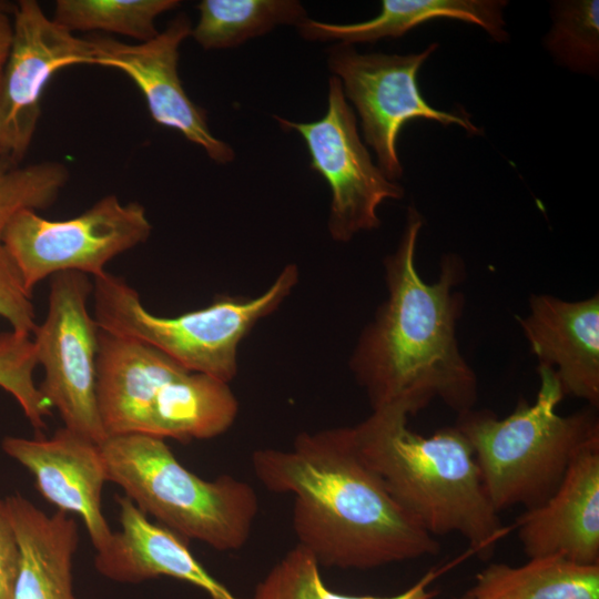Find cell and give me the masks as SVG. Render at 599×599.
I'll return each mask as SVG.
<instances>
[{"label":"cell","instance_id":"23","mask_svg":"<svg viewBox=\"0 0 599 599\" xmlns=\"http://www.w3.org/2000/svg\"><path fill=\"white\" fill-rule=\"evenodd\" d=\"M179 0H58L52 20L73 31H104L145 42L158 35L155 20Z\"/></svg>","mask_w":599,"mask_h":599},{"label":"cell","instance_id":"14","mask_svg":"<svg viewBox=\"0 0 599 599\" xmlns=\"http://www.w3.org/2000/svg\"><path fill=\"white\" fill-rule=\"evenodd\" d=\"M516 526L529 558L560 555L599 564V436L578 450L556 491L525 510Z\"/></svg>","mask_w":599,"mask_h":599},{"label":"cell","instance_id":"21","mask_svg":"<svg viewBox=\"0 0 599 599\" xmlns=\"http://www.w3.org/2000/svg\"><path fill=\"white\" fill-rule=\"evenodd\" d=\"M467 592L470 599H599V564L560 555L529 558L520 566L490 564Z\"/></svg>","mask_w":599,"mask_h":599},{"label":"cell","instance_id":"22","mask_svg":"<svg viewBox=\"0 0 599 599\" xmlns=\"http://www.w3.org/2000/svg\"><path fill=\"white\" fill-rule=\"evenodd\" d=\"M191 35L205 50L230 49L280 24L297 26L307 19L295 0H203Z\"/></svg>","mask_w":599,"mask_h":599},{"label":"cell","instance_id":"5","mask_svg":"<svg viewBox=\"0 0 599 599\" xmlns=\"http://www.w3.org/2000/svg\"><path fill=\"white\" fill-rule=\"evenodd\" d=\"M101 450L108 481L165 528L220 551L247 542L258 512L248 483L230 475L205 480L185 468L164 439L144 434L110 436Z\"/></svg>","mask_w":599,"mask_h":599},{"label":"cell","instance_id":"3","mask_svg":"<svg viewBox=\"0 0 599 599\" xmlns=\"http://www.w3.org/2000/svg\"><path fill=\"white\" fill-rule=\"evenodd\" d=\"M398 408L372 410L352 426L363 459L432 536L458 534L488 559L506 534L485 490L473 448L454 425L430 436L408 427Z\"/></svg>","mask_w":599,"mask_h":599},{"label":"cell","instance_id":"18","mask_svg":"<svg viewBox=\"0 0 599 599\" xmlns=\"http://www.w3.org/2000/svg\"><path fill=\"white\" fill-rule=\"evenodd\" d=\"M4 502L20 550L13 599H78L72 582L75 520L62 510L49 516L20 495Z\"/></svg>","mask_w":599,"mask_h":599},{"label":"cell","instance_id":"10","mask_svg":"<svg viewBox=\"0 0 599 599\" xmlns=\"http://www.w3.org/2000/svg\"><path fill=\"white\" fill-rule=\"evenodd\" d=\"M282 129L298 132L306 143L311 167L332 192L327 229L337 242L380 226L378 206L385 200H400L404 187L389 180L374 164L363 144L357 120L335 75L328 80L327 110L323 118L300 123L275 116Z\"/></svg>","mask_w":599,"mask_h":599},{"label":"cell","instance_id":"7","mask_svg":"<svg viewBox=\"0 0 599 599\" xmlns=\"http://www.w3.org/2000/svg\"><path fill=\"white\" fill-rule=\"evenodd\" d=\"M151 231L143 205L123 204L110 194L67 220L20 211L8 224L1 243L32 292L37 284L61 272L93 278L104 275L111 260L145 242Z\"/></svg>","mask_w":599,"mask_h":599},{"label":"cell","instance_id":"24","mask_svg":"<svg viewBox=\"0 0 599 599\" xmlns=\"http://www.w3.org/2000/svg\"><path fill=\"white\" fill-rule=\"evenodd\" d=\"M319 565L305 548L296 545L275 564L256 586L253 599H433L429 585L440 573L429 570L403 592L389 597L346 596L329 590L323 582Z\"/></svg>","mask_w":599,"mask_h":599},{"label":"cell","instance_id":"12","mask_svg":"<svg viewBox=\"0 0 599 599\" xmlns=\"http://www.w3.org/2000/svg\"><path fill=\"white\" fill-rule=\"evenodd\" d=\"M191 31L190 19L181 13L170 21L164 31L138 44L101 35L89 39L94 65L126 74L142 92L158 124L179 131L186 140L201 146L211 160L226 164L234 160L233 149L212 134L206 111L189 98L179 77V48Z\"/></svg>","mask_w":599,"mask_h":599},{"label":"cell","instance_id":"13","mask_svg":"<svg viewBox=\"0 0 599 599\" xmlns=\"http://www.w3.org/2000/svg\"><path fill=\"white\" fill-rule=\"evenodd\" d=\"M2 448L33 475L44 499L82 518L97 551L108 546L113 532L101 509L108 471L100 444L63 426L49 438L4 437Z\"/></svg>","mask_w":599,"mask_h":599},{"label":"cell","instance_id":"30","mask_svg":"<svg viewBox=\"0 0 599 599\" xmlns=\"http://www.w3.org/2000/svg\"><path fill=\"white\" fill-rule=\"evenodd\" d=\"M14 8L16 4L0 1V81L12 41Z\"/></svg>","mask_w":599,"mask_h":599},{"label":"cell","instance_id":"15","mask_svg":"<svg viewBox=\"0 0 599 599\" xmlns=\"http://www.w3.org/2000/svg\"><path fill=\"white\" fill-rule=\"evenodd\" d=\"M539 367L551 369L564 396L599 406V296L565 301L532 294L525 317L517 316Z\"/></svg>","mask_w":599,"mask_h":599},{"label":"cell","instance_id":"6","mask_svg":"<svg viewBox=\"0 0 599 599\" xmlns=\"http://www.w3.org/2000/svg\"><path fill=\"white\" fill-rule=\"evenodd\" d=\"M298 276L297 265L290 263L258 296L220 295L207 306L166 317L148 311L136 290L106 272L93 278V316L103 331L148 344L190 372L230 384L238 372L241 342L280 307Z\"/></svg>","mask_w":599,"mask_h":599},{"label":"cell","instance_id":"31","mask_svg":"<svg viewBox=\"0 0 599 599\" xmlns=\"http://www.w3.org/2000/svg\"><path fill=\"white\" fill-rule=\"evenodd\" d=\"M457 599H470V596L468 595V592H466L465 595H463L461 597Z\"/></svg>","mask_w":599,"mask_h":599},{"label":"cell","instance_id":"28","mask_svg":"<svg viewBox=\"0 0 599 599\" xmlns=\"http://www.w3.org/2000/svg\"><path fill=\"white\" fill-rule=\"evenodd\" d=\"M0 317L12 331L30 335L37 328L32 292L26 286L13 258L0 243Z\"/></svg>","mask_w":599,"mask_h":599},{"label":"cell","instance_id":"29","mask_svg":"<svg viewBox=\"0 0 599 599\" xmlns=\"http://www.w3.org/2000/svg\"><path fill=\"white\" fill-rule=\"evenodd\" d=\"M20 550L4 500L0 499V599H13Z\"/></svg>","mask_w":599,"mask_h":599},{"label":"cell","instance_id":"4","mask_svg":"<svg viewBox=\"0 0 599 599\" xmlns=\"http://www.w3.org/2000/svg\"><path fill=\"white\" fill-rule=\"evenodd\" d=\"M539 388L532 404L520 399L505 418L488 409L458 414L455 426L469 441L487 496L499 512L542 505L560 485L572 458L599 436L590 407L557 413L564 393L554 372L537 367Z\"/></svg>","mask_w":599,"mask_h":599},{"label":"cell","instance_id":"16","mask_svg":"<svg viewBox=\"0 0 599 599\" xmlns=\"http://www.w3.org/2000/svg\"><path fill=\"white\" fill-rule=\"evenodd\" d=\"M184 372L154 347L100 328L97 398L108 437L145 434L158 392Z\"/></svg>","mask_w":599,"mask_h":599},{"label":"cell","instance_id":"17","mask_svg":"<svg viewBox=\"0 0 599 599\" xmlns=\"http://www.w3.org/2000/svg\"><path fill=\"white\" fill-rule=\"evenodd\" d=\"M121 531L97 551L94 566L105 578L138 583L161 576L187 581L211 599H243L211 576L190 551L185 539L151 522L126 496L118 497Z\"/></svg>","mask_w":599,"mask_h":599},{"label":"cell","instance_id":"9","mask_svg":"<svg viewBox=\"0 0 599 599\" xmlns=\"http://www.w3.org/2000/svg\"><path fill=\"white\" fill-rule=\"evenodd\" d=\"M437 48L434 42L422 52L406 55L362 54L352 44L338 42L327 50V65L358 112L364 139L375 151L378 167L395 182L403 175L396 143L405 123L425 119L481 134L465 111L437 110L423 98L418 71Z\"/></svg>","mask_w":599,"mask_h":599},{"label":"cell","instance_id":"27","mask_svg":"<svg viewBox=\"0 0 599 599\" xmlns=\"http://www.w3.org/2000/svg\"><path fill=\"white\" fill-rule=\"evenodd\" d=\"M37 365L30 335L12 329L0 334V387L17 399L30 424L40 430L52 408L33 380Z\"/></svg>","mask_w":599,"mask_h":599},{"label":"cell","instance_id":"2","mask_svg":"<svg viewBox=\"0 0 599 599\" xmlns=\"http://www.w3.org/2000/svg\"><path fill=\"white\" fill-rule=\"evenodd\" d=\"M251 463L267 490L293 495L297 545L319 566L364 570L439 551L363 459L352 427L300 433L290 448L254 450Z\"/></svg>","mask_w":599,"mask_h":599},{"label":"cell","instance_id":"8","mask_svg":"<svg viewBox=\"0 0 599 599\" xmlns=\"http://www.w3.org/2000/svg\"><path fill=\"white\" fill-rule=\"evenodd\" d=\"M92 292L87 274L51 276L48 312L33 332V344L44 369L43 398L58 409L64 427L101 445L108 435L97 398L100 327L88 306Z\"/></svg>","mask_w":599,"mask_h":599},{"label":"cell","instance_id":"25","mask_svg":"<svg viewBox=\"0 0 599 599\" xmlns=\"http://www.w3.org/2000/svg\"><path fill=\"white\" fill-rule=\"evenodd\" d=\"M545 44L555 60L576 72L597 74L599 65V1H558Z\"/></svg>","mask_w":599,"mask_h":599},{"label":"cell","instance_id":"1","mask_svg":"<svg viewBox=\"0 0 599 599\" xmlns=\"http://www.w3.org/2000/svg\"><path fill=\"white\" fill-rule=\"evenodd\" d=\"M423 224L409 206L398 245L384 260L387 296L359 334L349 368L372 410L414 416L439 399L460 414L478 397L477 376L457 339L464 309L457 287L466 271L458 255L446 254L435 282L420 276L415 256Z\"/></svg>","mask_w":599,"mask_h":599},{"label":"cell","instance_id":"11","mask_svg":"<svg viewBox=\"0 0 599 599\" xmlns=\"http://www.w3.org/2000/svg\"><path fill=\"white\" fill-rule=\"evenodd\" d=\"M13 34L0 81V158L23 160L37 130L41 98L52 75L77 64H94L90 39L48 18L35 0L16 4Z\"/></svg>","mask_w":599,"mask_h":599},{"label":"cell","instance_id":"20","mask_svg":"<svg viewBox=\"0 0 599 599\" xmlns=\"http://www.w3.org/2000/svg\"><path fill=\"white\" fill-rule=\"evenodd\" d=\"M237 414L238 402L229 383L184 372L158 392L144 435L180 441L213 438L225 433Z\"/></svg>","mask_w":599,"mask_h":599},{"label":"cell","instance_id":"19","mask_svg":"<svg viewBox=\"0 0 599 599\" xmlns=\"http://www.w3.org/2000/svg\"><path fill=\"white\" fill-rule=\"evenodd\" d=\"M504 0H383L373 19L355 23H328L305 19L297 29L309 41L354 44L398 38L413 28L440 18L457 19L481 27L494 40L507 41Z\"/></svg>","mask_w":599,"mask_h":599},{"label":"cell","instance_id":"26","mask_svg":"<svg viewBox=\"0 0 599 599\" xmlns=\"http://www.w3.org/2000/svg\"><path fill=\"white\" fill-rule=\"evenodd\" d=\"M68 180L69 170L60 162L21 165L0 158V243L17 213L51 206Z\"/></svg>","mask_w":599,"mask_h":599}]
</instances>
